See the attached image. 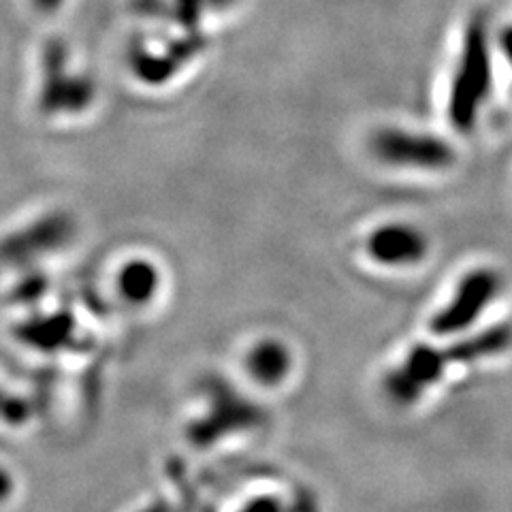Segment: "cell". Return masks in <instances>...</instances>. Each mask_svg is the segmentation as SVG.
<instances>
[{
	"label": "cell",
	"mask_w": 512,
	"mask_h": 512,
	"mask_svg": "<svg viewBox=\"0 0 512 512\" xmlns=\"http://www.w3.org/2000/svg\"><path fill=\"white\" fill-rule=\"evenodd\" d=\"M237 0H133V11L143 20L167 22L184 32L201 30L205 15L229 9Z\"/></svg>",
	"instance_id": "obj_8"
},
{
	"label": "cell",
	"mask_w": 512,
	"mask_h": 512,
	"mask_svg": "<svg viewBox=\"0 0 512 512\" xmlns=\"http://www.w3.org/2000/svg\"><path fill=\"white\" fill-rule=\"evenodd\" d=\"M248 370L254 380L271 387V384H278L286 378L288 370H291V355L278 342H263L252 348Z\"/></svg>",
	"instance_id": "obj_11"
},
{
	"label": "cell",
	"mask_w": 512,
	"mask_h": 512,
	"mask_svg": "<svg viewBox=\"0 0 512 512\" xmlns=\"http://www.w3.org/2000/svg\"><path fill=\"white\" fill-rule=\"evenodd\" d=\"M62 3H64V0H30L32 9H35L37 13H43V15L54 13L56 9H60Z\"/></svg>",
	"instance_id": "obj_16"
},
{
	"label": "cell",
	"mask_w": 512,
	"mask_h": 512,
	"mask_svg": "<svg viewBox=\"0 0 512 512\" xmlns=\"http://www.w3.org/2000/svg\"><path fill=\"white\" fill-rule=\"evenodd\" d=\"M500 50L504 54V58L512 64V26L502 30V37H500Z\"/></svg>",
	"instance_id": "obj_17"
},
{
	"label": "cell",
	"mask_w": 512,
	"mask_h": 512,
	"mask_svg": "<svg viewBox=\"0 0 512 512\" xmlns=\"http://www.w3.org/2000/svg\"><path fill=\"white\" fill-rule=\"evenodd\" d=\"M43 79L39 107L45 114H79L94 99L92 79L75 73L69 47L60 37H50L43 47Z\"/></svg>",
	"instance_id": "obj_2"
},
{
	"label": "cell",
	"mask_w": 512,
	"mask_h": 512,
	"mask_svg": "<svg viewBox=\"0 0 512 512\" xmlns=\"http://www.w3.org/2000/svg\"><path fill=\"white\" fill-rule=\"evenodd\" d=\"M370 150L382 163L395 167L444 169L455 160V152L446 141L402 128H380L370 139Z\"/></svg>",
	"instance_id": "obj_3"
},
{
	"label": "cell",
	"mask_w": 512,
	"mask_h": 512,
	"mask_svg": "<svg viewBox=\"0 0 512 512\" xmlns=\"http://www.w3.org/2000/svg\"><path fill=\"white\" fill-rule=\"evenodd\" d=\"M71 331V327L67 325H56L52 327V323H41L32 331V344H43L47 348H52L56 342H62L67 338V333Z\"/></svg>",
	"instance_id": "obj_14"
},
{
	"label": "cell",
	"mask_w": 512,
	"mask_h": 512,
	"mask_svg": "<svg viewBox=\"0 0 512 512\" xmlns=\"http://www.w3.org/2000/svg\"><path fill=\"white\" fill-rule=\"evenodd\" d=\"M491 92V52L487 24L483 18L472 20L463 39L457 71L453 77L448 116L457 131H472L476 118Z\"/></svg>",
	"instance_id": "obj_1"
},
{
	"label": "cell",
	"mask_w": 512,
	"mask_h": 512,
	"mask_svg": "<svg viewBox=\"0 0 512 512\" xmlns=\"http://www.w3.org/2000/svg\"><path fill=\"white\" fill-rule=\"evenodd\" d=\"M11 491V480L5 472H0V500H5Z\"/></svg>",
	"instance_id": "obj_19"
},
{
	"label": "cell",
	"mask_w": 512,
	"mask_h": 512,
	"mask_svg": "<svg viewBox=\"0 0 512 512\" xmlns=\"http://www.w3.org/2000/svg\"><path fill=\"white\" fill-rule=\"evenodd\" d=\"M26 414H28V408L20 402V399L0 391V419L7 423H20L26 419Z\"/></svg>",
	"instance_id": "obj_15"
},
{
	"label": "cell",
	"mask_w": 512,
	"mask_h": 512,
	"mask_svg": "<svg viewBox=\"0 0 512 512\" xmlns=\"http://www.w3.org/2000/svg\"><path fill=\"white\" fill-rule=\"evenodd\" d=\"M146 512H167V510L165 508H148Z\"/></svg>",
	"instance_id": "obj_20"
},
{
	"label": "cell",
	"mask_w": 512,
	"mask_h": 512,
	"mask_svg": "<svg viewBox=\"0 0 512 512\" xmlns=\"http://www.w3.org/2000/svg\"><path fill=\"white\" fill-rule=\"evenodd\" d=\"M502 280L491 269H474L461 280L457 293L446 303V308L431 320V331L436 335H453L468 329L476 318L483 316L489 303L498 297Z\"/></svg>",
	"instance_id": "obj_5"
},
{
	"label": "cell",
	"mask_w": 512,
	"mask_h": 512,
	"mask_svg": "<svg viewBox=\"0 0 512 512\" xmlns=\"http://www.w3.org/2000/svg\"><path fill=\"white\" fill-rule=\"evenodd\" d=\"M246 512H278V506L274 502L263 500V502H256L254 506H250Z\"/></svg>",
	"instance_id": "obj_18"
},
{
	"label": "cell",
	"mask_w": 512,
	"mask_h": 512,
	"mask_svg": "<svg viewBox=\"0 0 512 512\" xmlns=\"http://www.w3.org/2000/svg\"><path fill=\"white\" fill-rule=\"evenodd\" d=\"M259 423V412H256L252 406L244 404L242 399H222V406L216 408V414L210 419V436L224 434L229 429H237V425H254Z\"/></svg>",
	"instance_id": "obj_13"
},
{
	"label": "cell",
	"mask_w": 512,
	"mask_h": 512,
	"mask_svg": "<svg viewBox=\"0 0 512 512\" xmlns=\"http://www.w3.org/2000/svg\"><path fill=\"white\" fill-rule=\"evenodd\" d=\"M207 45H210V37L203 30L182 32L180 37L169 39L158 52H152L146 43L137 39L128 50V62H131L133 73L143 84L163 86L178 75L186 64L201 56L207 50Z\"/></svg>",
	"instance_id": "obj_4"
},
{
	"label": "cell",
	"mask_w": 512,
	"mask_h": 512,
	"mask_svg": "<svg viewBox=\"0 0 512 512\" xmlns=\"http://www.w3.org/2000/svg\"><path fill=\"white\" fill-rule=\"evenodd\" d=\"M448 365L451 361H448L446 350L416 346L408 352L404 363L384 380V391L395 404H414L442 378Z\"/></svg>",
	"instance_id": "obj_6"
},
{
	"label": "cell",
	"mask_w": 512,
	"mask_h": 512,
	"mask_svg": "<svg viewBox=\"0 0 512 512\" xmlns=\"http://www.w3.org/2000/svg\"><path fill=\"white\" fill-rule=\"evenodd\" d=\"M69 233V222L62 216H52L47 220H41L37 227H30L22 235L9 239V242L3 246V256L11 261H22L28 259V254L32 252H41L47 248H54L60 242H64V237Z\"/></svg>",
	"instance_id": "obj_9"
},
{
	"label": "cell",
	"mask_w": 512,
	"mask_h": 512,
	"mask_svg": "<svg viewBox=\"0 0 512 512\" xmlns=\"http://www.w3.org/2000/svg\"><path fill=\"white\" fill-rule=\"evenodd\" d=\"M367 252L382 265H414L425 259V235L408 224H387L376 229L367 239Z\"/></svg>",
	"instance_id": "obj_7"
},
{
	"label": "cell",
	"mask_w": 512,
	"mask_h": 512,
	"mask_svg": "<svg viewBox=\"0 0 512 512\" xmlns=\"http://www.w3.org/2000/svg\"><path fill=\"white\" fill-rule=\"evenodd\" d=\"M512 344V329L508 325H500L487 329L478 335H472V338L453 344L446 350L448 361L453 363H472L485 357L500 355L508 346Z\"/></svg>",
	"instance_id": "obj_10"
},
{
	"label": "cell",
	"mask_w": 512,
	"mask_h": 512,
	"mask_svg": "<svg viewBox=\"0 0 512 512\" xmlns=\"http://www.w3.org/2000/svg\"><path fill=\"white\" fill-rule=\"evenodd\" d=\"M120 293L133 303H146L154 297L158 288V271L150 263H131L122 269L120 280Z\"/></svg>",
	"instance_id": "obj_12"
}]
</instances>
